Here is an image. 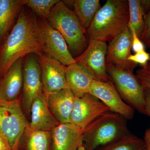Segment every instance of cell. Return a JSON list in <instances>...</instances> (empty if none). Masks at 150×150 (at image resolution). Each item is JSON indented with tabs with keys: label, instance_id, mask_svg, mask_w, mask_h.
<instances>
[{
	"label": "cell",
	"instance_id": "cell-16",
	"mask_svg": "<svg viewBox=\"0 0 150 150\" xmlns=\"http://www.w3.org/2000/svg\"><path fill=\"white\" fill-rule=\"evenodd\" d=\"M30 128L38 131L51 132L60 123L51 112L43 93L35 98L30 108Z\"/></svg>",
	"mask_w": 150,
	"mask_h": 150
},
{
	"label": "cell",
	"instance_id": "cell-12",
	"mask_svg": "<svg viewBox=\"0 0 150 150\" xmlns=\"http://www.w3.org/2000/svg\"><path fill=\"white\" fill-rule=\"evenodd\" d=\"M132 36L127 26L117 37L108 43L105 62L110 65L133 72L137 64L128 60L131 55Z\"/></svg>",
	"mask_w": 150,
	"mask_h": 150
},
{
	"label": "cell",
	"instance_id": "cell-20",
	"mask_svg": "<svg viewBox=\"0 0 150 150\" xmlns=\"http://www.w3.org/2000/svg\"><path fill=\"white\" fill-rule=\"evenodd\" d=\"M64 2L74 7V12L86 31L101 7L99 0H72Z\"/></svg>",
	"mask_w": 150,
	"mask_h": 150
},
{
	"label": "cell",
	"instance_id": "cell-10",
	"mask_svg": "<svg viewBox=\"0 0 150 150\" xmlns=\"http://www.w3.org/2000/svg\"><path fill=\"white\" fill-rule=\"evenodd\" d=\"M34 55L26 56L23 67V101L28 112L34 99L43 93L40 61Z\"/></svg>",
	"mask_w": 150,
	"mask_h": 150
},
{
	"label": "cell",
	"instance_id": "cell-27",
	"mask_svg": "<svg viewBox=\"0 0 150 150\" xmlns=\"http://www.w3.org/2000/svg\"><path fill=\"white\" fill-rule=\"evenodd\" d=\"M141 40L146 46H150V9L147 13H144V29Z\"/></svg>",
	"mask_w": 150,
	"mask_h": 150
},
{
	"label": "cell",
	"instance_id": "cell-11",
	"mask_svg": "<svg viewBox=\"0 0 150 150\" xmlns=\"http://www.w3.org/2000/svg\"><path fill=\"white\" fill-rule=\"evenodd\" d=\"M109 111L107 106L90 94L75 97L70 123L83 130L100 115Z\"/></svg>",
	"mask_w": 150,
	"mask_h": 150
},
{
	"label": "cell",
	"instance_id": "cell-1",
	"mask_svg": "<svg viewBox=\"0 0 150 150\" xmlns=\"http://www.w3.org/2000/svg\"><path fill=\"white\" fill-rule=\"evenodd\" d=\"M24 6L13 28L0 44V78L18 59L29 54L39 56L43 53L38 18Z\"/></svg>",
	"mask_w": 150,
	"mask_h": 150
},
{
	"label": "cell",
	"instance_id": "cell-18",
	"mask_svg": "<svg viewBox=\"0 0 150 150\" xmlns=\"http://www.w3.org/2000/svg\"><path fill=\"white\" fill-rule=\"evenodd\" d=\"M66 78L67 87L77 98L89 93L95 80L89 72L76 63L66 67Z\"/></svg>",
	"mask_w": 150,
	"mask_h": 150
},
{
	"label": "cell",
	"instance_id": "cell-28",
	"mask_svg": "<svg viewBox=\"0 0 150 150\" xmlns=\"http://www.w3.org/2000/svg\"><path fill=\"white\" fill-rule=\"evenodd\" d=\"M132 36V48L135 53L145 50V46L142 40L137 35L135 30L130 25H128Z\"/></svg>",
	"mask_w": 150,
	"mask_h": 150
},
{
	"label": "cell",
	"instance_id": "cell-9",
	"mask_svg": "<svg viewBox=\"0 0 150 150\" xmlns=\"http://www.w3.org/2000/svg\"><path fill=\"white\" fill-rule=\"evenodd\" d=\"M89 94L107 106L111 112L119 114L127 120L134 118L135 109L123 101L110 80L102 82L94 80Z\"/></svg>",
	"mask_w": 150,
	"mask_h": 150
},
{
	"label": "cell",
	"instance_id": "cell-29",
	"mask_svg": "<svg viewBox=\"0 0 150 150\" xmlns=\"http://www.w3.org/2000/svg\"><path fill=\"white\" fill-rule=\"evenodd\" d=\"M144 89L146 100V115L150 117V90L146 88Z\"/></svg>",
	"mask_w": 150,
	"mask_h": 150
},
{
	"label": "cell",
	"instance_id": "cell-5",
	"mask_svg": "<svg viewBox=\"0 0 150 150\" xmlns=\"http://www.w3.org/2000/svg\"><path fill=\"white\" fill-rule=\"evenodd\" d=\"M29 126L19 98L11 101L0 98V134L11 150H19L21 139Z\"/></svg>",
	"mask_w": 150,
	"mask_h": 150
},
{
	"label": "cell",
	"instance_id": "cell-25",
	"mask_svg": "<svg viewBox=\"0 0 150 150\" xmlns=\"http://www.w3.org/2000/svg\"><path fill=\"white\" fill-rule=\"evenodd\" d=\"M136 76L143 87L150 90V62L138 70Z\"/></svg>",
	"mask_w": 150,
	"mask_h": 150
},
{
	"label": "cell",
	"instance_id": "cell-33",
	"mask_svg": "<svg viewBox=\"0 0 150 150\" xmlns=\"http://www.w3.org/2000/svg\"><path fill=\"white\" fill-rule=\"evenodd\" d=\"M147 131H148V132H149V135L150 138V128H149V129H148V130H147Z\"/></svg>",
	"mask_w": 150,
	"mask_h": 150
},
{
	"label": "cell",
	"instance_id": "cell-8",
	"mask_svg": "<svg viewBox=\"0 0 150 150\" xmlns=\"http://www.w3.org/2000/svg\"><path fill=\"white\" fill-rule=\"evenodd\" d=\"M38 18L43 40V54L59 61L66 67L76 63L61 33L51 27L45 20Z\"/></svg>",
	"mask_w": 150,
	"mask_h": 150
},
{
	"label": "cell",
	"instance_id": "cell-15",
	"mask_svg": "<svg viewBox=\"0 0 150 150\" xmlns=\"http://www.w3.org/2000/svg\"><path fill=\"white\" fill-rule=\"evenodd\" d=\"M23 58L18 59L0 78V98L11 101L18 98L23 86Z\"/></svg>",
	"mask_w": 150,
	"mask_h": 150
},
{
	"label": "cell",
	"instance_id": "cell-24",
	"mask_svg": "<svg viewBox=\"0 0 150 150\" xmlns=\"http://www.w3.org/2000/svg\"><path fill=\"white\" fill-rule=\"evenodd\" d=\"M59 0H24L26 6L38 18L46 20L54 6Z\"/></svg>",
	"mask_w": 150,
	"mask_h": 150
},
{
	"label": "cell",
	"instance_id": "cell-14",
	"mask_svg": "<svg viewBox=\"0 0 150 150\" xmlns=\"http://www.w3.org/2000/svg\"><path fill=\"white\" fill-rule=\"evenodd\" d=\"M82 133L72 123H60L51 131L52 150H77L82 144Z\"/></svg>",
	"mask_w": 150,
	"mask_h": 150
},
{
	"label": "cell",
	"instance_id": "cell-17",
	"mask_svg": "<svg viewBox=\"0 0 150 150\" xmlns=\"http://www.w3.org/2000/svg\"><path fill=\"white\" fill-rule=\"evenodd\" d=\"M75 97L68 87L46 97L49 108L59 123H70Z\"/></svg>",
	"mask_w": 150,
	"mask_h": 150
},
{
	"label": "cell",
	"instance_id": "cell-19",
	"mask_svg": "<svg viewBox=\"0 0 150 150\" xmlns=\"http://www.w3.org/2000/svg\"><path fill=\"white\" fill-rule=\"evenodd\" d=\"M24 6V0H0V44L10 33Z\"/></svg>",
	"mask_w": 150,
	"mask_h": 150
},
{
	"label": "cell",
	"instance_id": "cell-4",
	"mask_svg": "<svg viewBox=\"0 0 150 150\" xmlns=\"http://www.w3.org/2000/svg\"><path fill=\"white\" fill-rule=\"evenodd\" d=\"M46 21L64 38L72 56L77 57L83 53L88 44L86 30L64 1L54 6Z\"/></svg>",
	"mask_w": 150,
	"mask_h": 150
},
{
	"label": "cell",
	"instance_id": "cell-2",
	"mask_svg": "<svg viewBox=\"0 0 150 150\" xmlns=\"http://www.w3.org/2000/svg\"><path fill=\"white\" fill-rule=\"evenodd\" d=\"M129 4L127 0H107L97 13L86 31L88 42H109L128 26Z\"/></svg>",
	"mask_w": 150,
	"mask_h": 150
},
{
	"label": "cell",
	"instance_id": "cell-23",
	"mask_svg": "<svg viewBox=\"0 0 150 150\" xmlns=\"http://www.w3.org/2000/svg\"><path fill=\"white\" fill-rule=\"evenodd\" d=\"M129 25L135 30L141 39L144 26V12L142 2L139 0H129Z\"/></svg>",
	"mask_w": 150,
	"mask_h": 150
},
{
	"label": "cell",
	"instance_id": "cell-6",
	"mask_svg": "<svg viewBox=\"0 0 150 150\" xmlns=\"http://www.w3.org/2000/svg\"><path fill=\"white\" fill-rule=\"evenodd\" d=\"M106 65L109 80L123 101L135 110L146 115L144 91L136 75L128 70Z\"/></svg>",
	"mask_w": 150,
	"mask_h": 150
},
{
	"label": "cell",
	"instance_id": "cell-21",
	"mask_svg": "<svg viewBox=\"0 0 150 150\" xmlns=\"http://www.w3.org/2000/svg\"><path fill=\"white\" fill-rule=\"evenodd\" d=\"M27 150H48L51 132L34 130L28 126L24 133Z\"/></svg>",
	"mask_w": 150,
	"mask_h": 150
},
{
	"label": "cell",
	"instance_id": "cell-31",
	"mask_svg": "<svg viewBox=\"0 0 150 150\" xmlns=\"http://www.w3.org/2000/svg\"><path fill=\"white\" fill-rule=\"evenodd\" d=\"M144 140L146 145V150H150V138L147 130L145 133Z\"/></svg>",
	"mask_w": 150,
	"mask_h": 150
},
{
	"label": "cell",
	"instance_id": "cell-22",
	"mask_svg": "<svg viewBox=\"0 0 150 150\" xmlns=\"http://www.w3.org/2000/svg\"><path fill=\"white\" fill-rule=\"evenodd\" d=\"M96 150H146V145L144 140L130 134Z\"/></svg>",
	"mask_w": 150,
	"mask_h": 150
},
{
	"label": "cell",
	"instance_id": "cell-7",
	"mask_svg": "<svg viewBox=\"0 0 150 150\" xmlns=\"http://www.w3.org/2000/svg\"><path fill=\"white\" fill-rule=\"evenodd\" d=\"M107 47V43L104 41L91 40L83 53L74 58L76 63L89 72L96 80L102 82L109 80L105 62Z\"/></svg>",
	"mask_w": 150,
	"mask_h": 150
},
{
	"label": "cell",
	"instance_id": "cell-26",
	"mask_svg": "<svg viewBox=\"0 0 150 150\" xmlns=\"http://www.w3.org/2000/svg\"><path fill=\"white\" fill-rule=\"evenodd\" d=\"M128 60L135 64H139L142 67L146 66L150 61L149 54L145 50L140 51L134 54H131L128 58Z\"/></svg>",
	"mask_w": 150,
	"mask_h": 150
},
{
	"label": "cell",
	"instance_id": "cell-32",
	"mask_svg": "<svg viewBox=\"0 0 150 150\" xmlns=\"http://www.w3.org/2000/svg\"><path fill=\"white\" fill-rule=\"evenodd\" d=\"M77 150H86L85 148L84 147L83 145V143L81 144L80 146H79V148H78V149Z\"/></svg>",
	"mask_w": 150,
	"mask_h": 150
},
{
	"label": "cell",
	"instance_id": "cell-30",
	"mask_svg": "<svg viewBox=\"0 0 150 150\" xmlns=\"http://www.w3.org/2000/svg\"><path fill=\"white\" fill-rule=\"evenodd\" d=\"M0 150H11L5 139L0 134Z\"/></svg>",
	"mask_w": 150,
	"mask_h": 150
},
{
	"label": "cell",
	"instance_id": "cell-13",
	"mask_svg": "<svg viewBox=\"0 0 150 150\" xmlns=\"http://www.w3.org/2000/svg\"><path fill=\"white\" fill-rule=\"evenodd\" d=\"M39 59L43 93L46 97L67 88L66 66L43 53Z\"/></svg>",
	"mask_w": 150,
	"mask_h": 150
},
{
	"label": "cell",
	"instance_id": "cell-3",
	"mask_svg": "<svg viewBox=\"0 0 150 150\" xmlns=\"http://www.w3.org/2000/svg\"><path fill=\"white\" fill-rule=\"evenodd\" d=\"M130 134L126 119L115 112L108 111L83 130V145L86 150H96Z\"/></svg>",
	"mask_w": 150,
	"mask_h": 150
}]
</instances>
